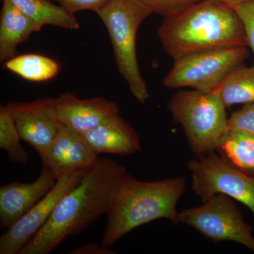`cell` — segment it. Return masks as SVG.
Masks as SVG:
<instances>
[{"mask_svg":"<svg viewBox=\"0 0 254 254\" xmlns=\"http://www.w3.org/2000/svg\"><path fill=\"white\" fill-rule=\"evenodd\" d=\"M4 67L26 81L36 83L53 79L61 70L56 60L33 53L13 57L4 62Z\"/></svg>","mask_w":254,"mask_h":254,"instance_id":"obj_18","label":"cell"},{"mask_svg":"<svg viewBox=\"0 0 254 254\" xmlns=\"http://www.w3.org/2000/svg\"><path fill=\"white\" fill-rule=\"evenodd\" d=\"M168 108L197 157L217 150L228 129V119L227 108L216 92L180 91L170 100Z\"/></svg>","mask_w":254,"mask_h":254,"instance_id":"obj_5","label":"cell"},{"mask_svg":"<svg viewBox=\"0 0 254 254\" xmlns=\"http://www.w3.org/2000/svg\"><path fill=\"white\" fill-rule=\"evenodd\" d=\"M35 23L38 31L45 26H53L75 31L80 28L74 15L55 4L51 0H10Z\"/></svg>","mask_w":254,"mask_h":254,"instance_id":"obj_16","label":"cell"},{"mask_svg":"<svg viewBox=\"0 0 254 254\" xmlns=\"http://www.w3.org/2000/svg\"><path fill=\"white\" fill-rule=\"evenodd\" d=\"M186 185L182 177L143 182L127 173L107 215L102 245L110 248L128 232L158 219L179 223L177 204Z\"/></svg>","mask_w":254,"mask_h":254,"instance_id":"obj_3","label":"cell"},{"mask_svg":"<svg viewBox=\"0 0 254 254\" xmlns=\"http://www.w3.org/2000/svg\"><path fill=\"white\" fill-rule=\"evenodd\" d=\"M39 155L57 180L87 171L99 157L83 135L64 126L54 141Z\"/></svg>","mask_w":254,"mask_h":254,"instance_id":"obj_11","label":"cell"},{"mask_svg":"<svg viewBox=\"0 0 254 254\" xmlns=\"http://www.w3.org/2000/svg\"><path fill=\"white\" fill-rule=\"evenodd\" d=\"M179 223L193 227L213 242H235L254 253L252 227L227 195H215L200 206L182 210L179 214Z\"/></svg>","mask_w":254,"mask_h":254,"instance_id":"obj_7","label":"cell"},{"mask_svg":"<svg viewBox=\"0 0 254 254\" xmlns=\"http://www.w3.org/2000/svg\"><path fill=\"white\" fill-rule=\"evenodd\" d=\"M213 91L227 108L237 104L254 103V65H241L229 73Z\"/></svg>","mask_w":254,"mask_h":254,"instance_id":"obj_19","label":"cell"},{"mask_svg":"<svg viewBox=\"0 0 254 254\" xmlns=\"http://www.w3.org/2000/svg\"><path fill=\"white\" fill-rule=\"evenodd\" d=\"M38 32L35 23L10 0H3L0 15V61L16 56L20 44Z\"/></svg>","mask_w":254,"mask_h":254,"instance_id":"obj_15","label":"cell"},{"mask_svg":"<svg viewBox=\"0 0 254 254\" xmlns=\"http://www.w3.org/2000/svg\"><path fill=\"white\" fill-rule=\"evenodd\" d=\"M127 173V169L115 160L98 157L20 254H49L64 241L77 236L102 215H108Z\"/></svg>","mask_w":254,"mask_h":254,"instance_id":"obj_1","label":"cell"},{"mask_svg":"<svg viewBox=\"0 0 254 254\" xmlns=\"http://www.w3.org/2000/svg\"><path fill=\"white\" fill-rule=\"evenodd\" d=\"M158 33L164 50L173 60L201 50L248 46L237 11L214 0H200L165 16Z\"/></svg>","mask_w":254,"mask_h":254,"instance_id":"obj_2","label":"cell"},{"mask_svg":"<svg viewBox=\"0 0 254 254\" xmlns=\"http://www.w3.org/2000/svg\"><path fill=\"white\" fill-rule=\"evenodd\" d=\"M86 172L58 179L44 198L1 235L0 254H20L32 238L46 225L64 195L81 182Z\"/></svg>","mask_w":254,"mask_h":254,"instance_id":"obj_9","label":"cell"},{"mask_svg":"<svg viewBox=\"0 0 254 254\" xmlns=\"http://www.w3.org/2000/svg\"><path fill=\"white\" fill-rule=\"evenodd\" d=\"M228 128L241 130L254 135V103L245 104L228 119Z\"/></svg>","mask_w":254,"mask_h":254,"instance_id":"obj_22","label":"cell"},{"mask_svg":"<svg viewBox=\"0 0 254 254\" xmlns=\"http://www.w3.org/2000/svg\"><path fill=\"white\" fill-rule=\"evenodd\" d=\"M247 56V46L213 48L184 55L174 60L163 85L169 88L190 87L213 91L229 73L242 65Z\"/></svg>","mask_w":254,"mask_h":254,"instance_id":"obj_6","label":"cell"},{"mask_svg":"<svg viewBox=\"0 0 254 254\" xmlns=\"http://www.w3.org/2000/svg\"><path fill=\"white\" fill-rule=\"evenodd\" d=\"M232 7L243 23L247 44L252 48L254 55V0L235 5Z\"/></svg>","mask_w":254,"mask_h":254,"instance_id":"obj_23","label":"cell"},{"mask_svg":"<svg viewBox=\"0 0 254 254\" xmlns=\"http://www.w3.org/2000/svg\"><path fill=\"white\" fill-rule=\"evenodd\" d=\"M82 135L98 155H128L141 150L139 136L120 113L106 119Z\"/></svg>","mask_w":254,"mask_h":254,"instance_id":"obj_14","label":"cell"},{"mask_svg":"<svg viewBox=\"0 0 254 254\" xmlns=\"http://www.w3.org/2000/svg\"><path fill=\"white\" fill-rule=\"evenodd\" d=\"M192 190L203 201L223 194L243 203L254 215V177L235 168L220 155L208 153L188 163Z\"/></svg>","mask_w":254,"mask_h":254,"instance_id":"obj_8","label":"cell"},{"mask_svg":"<svg viewBox=\"0 0 254 254\" xmlns=\"http://www.w3.org/2000/svg\"><path fill=\"white\" fill-rule=\"evenodd\" d=\"M55 106L61 125L81 134L120 113L115 102L99 97L81 99L70 93H64L55 98Z\"/></svg>","mask_w":254,"mask_h":254,"instance_id":"obj_13","label":"cell"},{"mask_svg":"<svg viewBox=\"0 0 254 254\" xmlns=\"http://www.w3.org/2000/svg\"><path fill=\"white\" fill-rule=\"evenodd\" d=\"M151 10L153 14L163 17L176 14L200 0H137Z\"/></svg>","mask_w":254,"mask_h":254,"instance_id":"obj_21","label":"cell"},{"mask_svg":"<svg viewBox=\"0 0 254 254\" xmlns=\"http://www.w3.org/2000/svg\"><path fill=\"white\" fill-rule=\"evenodd\" d=\"M214 1H220V2L225 3V4L230 5V6H235L241 3L246 2V1H253V0H214Z\"/></svg>","mask_w":254,"mask_h":254,"instance_id":"obj_26","label":"cell"},{"mask_svg":"<svg viewBox=\"0 0 254 254\" xmlns=\"http://www.w3.org/2000/svg\"><path fill=\"white\" fill-rule=\"evenodd\" d=\"M22 141L7 105L0 107V148L5 150L11 161L26 166L27 152L21 144Z\"/></svg>","mask_w":254,"mask_h":254,"instance_id":"obj_20","label":"cell"},{"mask_svg":"<svg viewBox=\"0 0 254 254\" xmlns=\"http://www.w3.org/2000/svg\"><path fill=\"white\" fill-rule=\"evenodd\" d=\"M56 1L68 12L74 15L84 10L94 11L98 14L100 10L111 0H51Z\"/></svg>","mask_w":254,"mask_h":254,"instance_id":"obj_24","label":"cell"},{"mask_svg":"<svg viewBox=\"0 0 254 254\" xmlns=\"http://www.w3.org/2000/svg\"><path fill=\"white\" fill-rule=\"evenodd\" d=\"M56 177L43 164L41 175L31 183L13 182L0 188V227L6 230L35 206L53 188Z\"/></svg>","mask_w":254,"mask_h":254,"instance_id":"obj_12","label":"cell"},{"mask_svg":"<svg viewBox=\"0 0 254 254\" xmlns=\"http://www.w3.org/2000/svg\"><path fill=\"white\" fill-rule=\"evenodd\" d=\"M152 14L137 0H111L97 14L109 34L118 71L141 104L146 103L150 94L137 60L136 34L142 22Z\"/></svg>","mask_w":254,"mask_h":254,"instance_id":"obj_4","label":"cell"},{"mask_svg":"<svg viewBox=\"0 0 254 254\" xmlns=\"http://www.w3.org/2000/svg\"><path fill=\"white\" fill-rule=\"evenodd\" d=\"M21 140L31 145L38 155L59 134L63 125L55 111V98H38L28 103H8Z\"/></svg>","mask_w":254,"mask_h":254,"instance_id":"obj_10","label":"cell"},{"mask_svg":"<svg viewBox=\"0 0 254 254\" xmlns=\"http://www.w3.org/2000/svg\"><path fill=\"white\" fill-rule=\"evenodd\" d=\"M217 150L235 168L254 177V135L228 128L219 142Z\"/></svg>","mask_w":254,"mask_h":254,"instance_id":"obj_17","label":"cell"},{"mask_svg":"<svg viewBox=\"0 0 254 254\" xmlns=\"http://www.w3.org/2000/svg\"><path fill=\"white\" fill-rule=\"evenodd\" d=\"M71 254H115V252L109 247L103 245H96L95 243H88L79 246L71 251Z\"/></svg>","mask_w":254,"mask_h":254,"instance_id":"obj_25","label":"cell"}]
</instances>
